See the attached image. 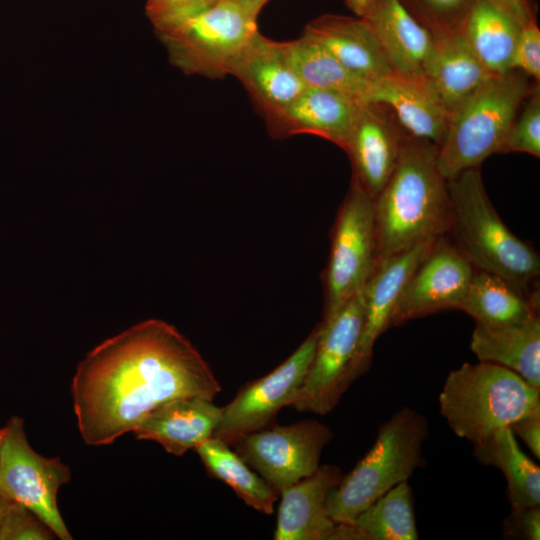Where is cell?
<instances>
[{"label": "cell", "instance_id": "9c48e42d", "mask_svg": "<svg viewBox=\"0 0 540 540\" xmlns=\"http://www.w3.org/2000/svg\"><path fill=\"white\" fill-rule=\"evenodd\" d=\"M0 452V494L34 513L55 536H72L57 505V493L71 478L70 468L59 457H46L30 446L23 419L12 416Z\"/></svg>", "mask_w": 540, "mask_h": 540}, {"label": "cell", "instance_id": "d6a6232c", "mask_svg": "<svg viewBox=\"0 0 540 540\" xmlns=\"http://www.w3.org/2000/svg\"><path fill=\"white\" fill-rule=\"evenodd\" d=\"M55 534L26 507L10 502L0 528V540H50Z\"/></svg>", "mask_w": 540, "mask_h": 540}, {"label": "cell", "instance_id": "52a82bcc", "mask_svg": "<svg viewBox=\"0 0 540 540\" xmlns=\"http://www.w3.org/2000/svg\"><path fill=\"white\" fill-rule=\"evenodd\" d=\"M257 16L231 0L155 28L172 63L187 74L222 78L258 32Z\"/></svg>", "mask_w": 540, "mask_h": 540}, {"label": "cell", "instance_id": "4316f807", "mask_svg": "<svg viewBox=\"0 0 540 540\" xmlns=\"http://www.w3.org/2000/svg\"><path fill=\"white\" fill-rule=\"evenodd\" d=\"M287 59L307 87L334 91L368 104L372 81L347 69L309 35L282 42Z\"/></svg>", "mask_w": 540, "mask_h": 540}, {"label": "cell", "instance_id": "ab89813d", "mask_svg": "<svg viewBox=\"0 0 540 540\" xmlns=\"http://www.w3.org/2000/svg\"><path fill=\"white\" fill-rule=\"evenodd\" d=\"M253 15L257 16L260 12V10L263 8V6L269 1V0H231Z\"/></svg>", "mask_w": 540, "mask_h": 540}, {"label": "cell", "instance_id": "1f68e13d", "mask_svg": "<svg viewBox=\"0 0 540 540\" xmlns=\"http://www.w3.org/2000/svg\"><path fill=\"white\" fill-rule=\"evenodd\" d=\"M523 110L515 118L502 153L521 152L540 157V88L534 83L525 99Z\"/></svg>", "mask_w": 540, "mask_h": 540}, {"label": "cell", "instance_id": "3957f363", "mask_svg": "<svg viewBox=\"0 0 540 540\" xmlns=\"http://www.w3.org/2000/svg\"><path fill=\"white\" fill-rule=\"evenodd\" d=\"M448 190L452 243L476 270L530 290L540 274L539 254L502 221L485 191L479 168L448 180Z\"/></svg>", "mask_w": 540, "mask_h": 540}, {"label": "cell", "instance_id": "6da1fadb", "mask_svg": "<svg viewBox=\"0 0 540 540\" xmlns=\"http://www.w3.org/2000/svg\"><path fill=\"white\" fill-rule=\"evenodd\" d=\"M220 390L197 348L160 319L142 321L96 346L78 364L71 384L78 430L91 446L133 432L165 403L214 400Z\"/></svg>", "mask_w": 540, "mask_h": 540}, {"label": "cell", "instance_id": "9a60e30c", "mask_svg": "<svg viewBox=\"0 0 540 540\" xmlns=\"http://www.w3.org/2000/svg\"><path fill=\"white\" fill-rule=\"evenodd\" d=\"M361 106L346 95L307 87L288 105L264 118L270 135L275 138L310 134L344 150Z\"/></svg>", "mask_w": 540, "mask_h": 540}, {"label": "cell", "instance_id": "2e32d148", "mask_svg": "<svg viewBox=\"0 0 540 540\" xmlns=\"http://www.w3.org/2000/svg\"><path fill=\"white\" fill-rule=\"evenodd\" d=\"M229 75L247 89L263 116L288 105L307 88L290 65L282 42L259 31L238 56Z\"/></svg>", "mask_w": 540, "mask_h": 540}, {"label": "cell", "instance_id": "ba28073f", "mask_svg": "<svg viewBox=\"0 0 540 540\" xmlns=\"http://www.w3.org/2000/svg\"><path fill=\"white\" fill-rule=\"evenodd\" d=\"M375 266L374 199L351 181L332 229L323 320L363 290Z\"/></svg>", "mask_w": 540, "mask_h": 540}, {"label": "cell", "instance_id": "7bdbcfd3", "mask_svg": "<svg viewBox=\"0 0 540 540\" xmlns=\"http://www.w3.org/2000/svg\"><path fill=\"white\" fill-rule=\"evenodd\" d=\"M147 1H153V0H147Z\"/></svg>", "mask_w": 540, "mask_h": 540}, {"label": "cell", "instance_id": "e575fe53", "mask_svg": "<svg viewBox=\"0 0 540 540\" xmlns=\"http://www.w3.org/2000/svg\"><path fill=\"white\" fill-rule=\"evenodd\" d=\"M218 0H153L147 1L146 13L155 28L194 15Z\"/></svg>", "mask_w": 540, "mask_h": 540}, {"label": "cell", "instance_id": "d6986e66", "mask_svg": "<svg viewBox=\"0 0 540 540\" xmlns=\"http://www.w3.org/2000/svg\"><path fill=\"white\" fill-rule=\"evenodd\" d=\"M343 474L336 465L324 464L311 475L279 491L275 540H330L336 523L326 509V499Z\"/></svg>", "mask_w": 540, "mask_h": 540}, {"label": "cell", "instance_id": "e0dca14e", "mask_svg": "<svg viewBox=\"0 0 540 540\" xmlns=\"http://www.w3.org/2000/svg\"><path fill=\"white\" fill-rule=\"evenodd\" d=\"M437 239L424 241L376 265L363 288L365 318L352 367L353 381L369 369L374 345L389 328L391 312L400 291Z\"/></svg>", "mask_w": 540, "mask_h": 540}, {"label": "cell", "instance_id": "ac0fdd59", "mask_svg": "<svg viewBox=\"0 0 540 540\" xmlns=\"http://www.w3.org/2000/svg\"><path fill=\"white\" fill-rule=\"evenodd\" d=\"M368 104L391 110L400 127L412 137L442 144L449 114L424 76L397 72L373 81Z\"/></svg>", "mask_w": 540, "mask_h": 540}, {"label": "cell", "instance_id": "ffe728a7", "mask_svg": "<svg viewBox=\"0 0 540 540\" xmlns=\"http://www.w3.org/2000/svg\"><path fill=\"white\" fill-rule=\"evenodd\" d=\"M221 408L203 397L180 398L163 404L133 430L137 439L159 443L168 453L182 456L213 436Z\"/></svg>", "mask_w": 540, "mask_h": 540}, {"label": "cell", "instance_id": "603a6c76", "mask_svg": "<svg viewBox=\"0 0 540 540\" xmlns=\"http://www.w3.org/2000/svg\"><path fill=\"white\" fill-rule=\"evenodd\" d=\"M423 75L448 114L495 76L471 50L461 30L433 37Z\"/></svg>", "mask_w": 540, "mask_h": 540}, {"label": "cell", "instance_id": "8d00e7d4", "mask_svg": "<svg viewBox=\"0 0 540 540\" xmlns=\"http://www.w3.org/2000/svg\"><path fill=\"white\" fill-rule=\"evenodd\" d=\"M515 436L526 444L532 454L540 458V414L521 419L510 426Z\"/></svg>", "mask_w": 540, "mask_h": 540}, {"label": "cell", "instance_id": "836d02e7", "mask_svg": "<svg viewBox=\"0 0 540 540\" xmlns=\"http://www.w3.org/2000/svg\"><path fill=\"white\" fill-rule=\"evenodd\" d=\"M512 69H516L539 83L540 30L536 21L521 27L514 50Z\"/></svg>", "mask_w": 540, "mask_h": 540}, {"label": "cell", "instance_id": "8992f818", "mask_svg": "<svg viewBox=\"0 0 540 540\" xmlns=\"http://www.w3.org/2000/svg\"><path fill=\"white\" fill-rule=\"evenodd\" d=\"M529 80L516 69L495 75L449 114L437 152L439 171L447 181L464 170L479 168L490 155L502 153L518 110L531 90Z\"/></svg>", "mask_w": 540, "mask_h": 540}, {"label": "cell", "instance_id": "4dcf8cb0", "mask_svg": "<svg viewBox=\"0 0 540 540\" xmlns=\"http://www.w3.org/2000/svg\"><path fill=\"white\" fill-rule=\"evenodd\" d=\"M400 1L433 37H438L460 31L475 0Z\"/></svg>", "mask_w": 540, "mask_h": 540}, {"label": "cell", "instance_id": "83f0119b", "mask_svg": "<svg viewBox=\"0 0 540 540\" xmlns=\"http://www.w3.org/2000/svg\"><path fill=\"white\" fill-rule=\"evenodd\" d=\"M473 447L480 463L497 467L505 476L511 509L539 506V466L520 448L510 427L499 429Z\"/></svg>", "mask_w": 540, "mask_h": 540}, {"label": "cell", "instance_id": "60d3db41", "mask_svg": "<svg viewBox=\"0 0 540 540\" xmlns=\"http://www.w3.org/2000/svg\"><path fill=\"white\" fill-rule=\"evenodd\" d=\"M10 502L8 499H6L4 496L0 494V528L3 522V519L5 517V514L8 510V507L10 505Z\"/></svg>", "mask_w": 540, "mask_h": 540}, {"label": "cell", "instance_id": "5bb4252c", "mask_svg": "<svg viewBox=\"0 0 540 540\" xmlns=\"http://www.w3.org/2000/svg\"><path fill=\"white\" fill-rule=\"evenodd\" d=\"M405 134L388 108L362 104L344 151L352 166L351 181L372 199L394 172Z\"/></svg>", "mask_w": 540, "mask_h": 540}, {"label": "cell", "instance_id": "d590c367", "mask_svg": "<svg viewBox=\"0 0 540 540\" xmlns=\"http://www.w3.org/2000/svg\"><path fill=\"white\" fill-rule=\"evenodd\" d=\"M503 537L508 539L539 540V506L511 509V512L503 521Z\"/></svg>", "mask_w": 540, "mask_h": 540}, {"label": "cell", "instance_id": "7402d4cb", "mask_svg": "<svg viewBox=\"0 0 540 540\" xmlns=\"http://www.w3.org/2000/svg\"><path fill=\"white\" fill-rule=\"evenodd\" d=\"M303 32L365 80L373 82L393 72L372 29L362 17L325 14L310 21Z\"/></svg>", "mask_w": 540, "mask_h": 540}, {"label": "cell", "instance_id": "7c38bea8", "mask_svg": "<svg viewBox=\"0 0 540 540\" xmlns=\"http://www.w3.org/2000/svg\"><path fill=\"white\" fill-rule=\"evenodd\" d=\"M319 334L320 323L283 363L245 385L222 407L212 437L231 445L240 437L268 426L281 408L290 406L309 370Z\"/></svg>", "mask_w": 540, "mask_h": 540}, {"label": "cell", "instance_id": "8fae6325", "mask_svg": "<svg viewBox=\"0 0 540 540\" xmlns=\"http://www.w3.org/2000/svg\"><path fill=\"white\" fill-rule=\"evenodd\" d=\"M332 438L328 426L308 419L289 425H268L240 437L231 446L279 492L318 469L321 453Z\"/></svg>", "mask_w": 540, "mask_h": 540}, {"label": "cell", "instance_id": "4fadbf2b", "mask_svg": "<svg viewBox=\"0 0 540 540\" xmlns=\"http://www.w3.org/2000/svg\"><path fill=\"white\" fill-rule=\"evenodd\" d=\"M474 272L452 241L446 235L439 237L400 291L389 327L444 310H459Z\"/></svg>", "mask_w": 540, "mask_h": 540}, {"label": "cell", "instance_id": "277c9868", "mask_svg": "<svg viewBox=\"0 0 540 540\" xmlns=\"http://www.w3.org/2000/svg\"><path fill=\"white\" fill-rule=\"evenodd\" d=\"M439 411L455 435L476 444L540 414V389L501 365L464 363L448 374Z\"/></svg>", "mask_w": 540, "mask_h": 540}, {"label": "cell", "instance_id": "30bf717a", "mask_svg": "<svg viewBox=\"0 0 540 540\" xmlns=\"http://www.w3.org/2000/svg\"><path fill=\"white\" fill-rule=\"evenodd\" d=\"M365 318L363 290L320 322L315 354L291 407L325 415L332 411L352 380V367Z\"/></svg>", "mask_w": 540, "mask_h": 540}, {"label": "cell", "instance_id": "484cf974", "mask_svg": "<svg viewBox=\"0 0 540 540\" xmlns=\"http://www.w3.org/2000/svg\"><path fill=\"white\" fill-rule=\"evenodd\" d=\"M521 25L488 0H475L461 32L480 62L494 75L512 70Z\"/></svg>", "mask_w": 540, "mask_h": 540}, {"label": "cell", "instance_id": "44dd1931", "mask_svg": "<svg viewBox=\"0 0 540 540\" xmlns=\"http://www.w3.org/2000/svg\"><path fill=\"white\" fill-rule=\"evenodd\" d=\"M362 18L372 29L394 72L424 76L433 36L400 0H373Z\"/></svg>", "mask_w": 540, "mask_h": 540}, {"label": "cell", "instance_id": "74e56055", "mask_svg": "<svg viewBox=\"0 0 540 540\" xmlns=\"http://www.w3.org/2000/svg\"><path fill=\"white\" fill-rule=\"evenodd\" d=\"M507 13L521 26L536 21V11L531 0H488Z\"/></svg>", "mask_w": 540, "mask_h": 540}, {"label": "cell", "instance_id": "cb8c5ba5", "mask_svg": "<svg viewBox=\"0 0 540 540\" xmlns=\"http://www.w3.org/2000/svg\"><path fill=\"white\" fill-rule=\"evenodd\" d=\"M470 348L479 361L501 365L540 389L539 315L499 328L476 324Z\"/></svg>", "mask_w": 540, "mask_h": 540}, {"label": "cell", "instance_id": "f1b7e54d", "mask_svg": "<svg viewBox=\"0 0 540 540\" xmlns=\"http://www.w3.org/2000/svg\"><path fill=\"white\" fill-rule=\"evenodd\" d=\"M229 446L211 437L194 450L210 475L230 486L248 506L261 513L272 514L279 492Z\"/></svg>", "mask_w": 540, "mask_h": 540}, {"label": "cell", "instance_id": "b9f144b4", "mask_svg": "<svg viewBox=\"0 0 540 540\" xmlns=\"http://www.w3.org/2000/svg\"><path fill=\"white\" fill-rule=\"evenodd\" d=\"M5 433H6V428L4 426L3 428H0V452H1V447H2L3 440H4V437H5Z\"/></svg>", "mask_w": 540, "mask_h": 540}, {"label": "cell", "instance_id": "f546056e", "mask_svg": "<svg viewBox=\"0 0 540 540\" xmlns=\"http://www.w3.org/2000/svg\"><path fill=\"white\" fill-rule=\"evenodd\" d=\"M358 540H417L411 488L407 481L388 490L352 524Z\"/></svg>", "mask_w": 540, "mask_h": 540}, {"label": "cell", "instance_id": "f35d334b", "mask_svg": "<svg viewBox=\"0 0 540 540\" xmlns=\"http://www.w3.org/2000/svg\"><path fill=\"white\" fill-rule=\"evenodd\" d=\"M373 0H345L346 6L357 17H363Z\"/></svg>", "mask_w": 540, "mask_h": 540}, {"label": "cell", "instance_id": "d4e9b609", "mask_svg": "<svg viewBox=\"0 0 540 540\" xmlns=\"http://www.w3.org/2000/svg\"><path fill=\"white\" fill-rule=\"evenodd\" d=\"M459 310L471 316L476 324L499 328L538 315L539 294L519 288L498 275L475 269Z\"/></svg>", "mask_w": 540, "mask_h": 540}, {"label": "cell", "instance_id": "7a4b0ae2", "mask_svg": "<svg viewBox=\"0 0 540 540\" xmlns=\"http://www.w3.org/2000/svg\"><path fill=\"white\" fill-rule=\"evenodd\" d=\"M437 152L434 143L405 134L396 168L374 199L376 265L447 235L450 196Z\"/></svg>", "mask_w": 540, "mask_h": 540}, {"label": "cell", "instance_id": "5b68a950", "mask_svg": "<svg viewBox=\"0 0 540 540\" xmlns=\"http://www.w3.org/2000/svg\"><path fill=\"white\" fill-rule=\"evenodd\" d=\"M428 421L404 407L379 428L368 453L331 489L326 509L335 523L353 524L375 500L397 484L407 481L425 465L422 445L428 437Z\"/></svg>", "mask_w": 540, "mask_h": 540}]
</instances>
